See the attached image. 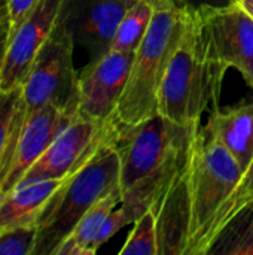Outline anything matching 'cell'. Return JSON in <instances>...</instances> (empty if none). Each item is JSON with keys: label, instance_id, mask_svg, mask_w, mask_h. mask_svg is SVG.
<instances>
[{"label": "cell", "instance_id": "obj_15", "mask_svg": "<svg viewBox=\"0 0 253 255\" xmlns=\"http://www.w3.org/2000/svg\"><path fill=\"white\" fill-rule=\"evenodd\" d=\"M27 112L22 85L0 91V188L12 167Z\"/></svg>", "mask_w": 253, "mask_h": 255}, {"label": "cell", "instance_id": "obj_16", "mask_svg": "<svg viewBox=\"0 0 253 255\" xmlns=\"http://www.w3.org/2000/svg\"><path fill=\"white\" fill-rule=\"evenodd\" d=\"M122 202L121 188H115L100 199L81 218L73 232L54 251V255H94L97 254L95 241L107 215Z\"/></svg>", "mask_w": 253, "mask_h": 255}, {"label": "cell", "instance_id": "obj_19", "mask_svg": "<svg viewBox=\"0 0 253 255\" xmlns=\"http://www.w3.org/2000/svg\"><path fill=\"white\" fill-rule=\"evenodd\" d=\"M253 203V158L251 161V164L248 166V169L243 172L236 190L233 191V194L228 197V200L224 203V206L219 209L212 227H210V232H209V236H207V241H206V248H204V255L209 254L215 239L218 238V235L221 233V230L239 214L242 212L245 208H248L249 205Z\"/></svg>", "mask_w": 253, "mask_h": 255}, {"label": "cell", "instance_id": "obj_24", "mask_svg": "<svg viewBox=\"0 0 253 255\" xmlns=\"http://www.w3.org/2000/svg\"><path fill=\"white\" fill-rule=\"evenodd\" d=\"M145 1L152 4L155 10H160V9H183V7H186L185 0H145Z\"/></svg>", "mask_w": 253, "mask_h": 255}, {"label": "cell", "instance_id": "obj_10", "mask_svg": "<svg viewBox=\"0 0 253 255\" xmlns=\"http://www.w3.org/2000/svg\"><path fill=\"white\" fill-rule=\"evenodd\" d=\"M210 33L218 58L227 69L239 70L253 87V18L240 4L197 7Z\"/></svg>", "mask_w": 253, "mask_h": 255}, {"label": "cell", "instance_id": "obj_4", "mask_svg": "<svg viewBox=\"0 0 253 255\" xmlns=\"http://www.w3.org/2000/svg\"><path fill=\"white\" fill-rule=\"evenodd\" d=\"M243 175L234 157L201 127L186 164L188 236L183 255H204L210 227Z\"/></svg>", "mask_w": 253, "mask_h": 255}, {"label": "cell", "instance_id": "obj_23", "mask_svg": "<svg viewBox=\"0 0 253 255\" xmlns=\"http://www.w3.org/2000/svg\"><path fill=\"white\" fill-rule=\"evenodd\" d=\"M37 0H6V7L9 13V28L7 34H12L25 15L33 9Z\"/></svg>", "mask_w": 253, "mask_h": 255}, {"label": "cell", "instance_id": "obj_18", "mask_svg": "<svg viewBox=\"0 0 253 255\" xmlns=\"http://www.w3.org/2000/svg\"><path fill=\"white\" fill-rule=\"evenodd\" d=\"M154 12V6L145 0H136L128 6L118 25L110 49L136 52L149 30Z\"/></svg>", "mask_w": 253, "mask_h": 255}, {"label": "cell", "instance_id": "obj_25", "mask_svg": "<svg viewBox=\"0 0 253 255\" xmlns=\"http://www.w3.org/2000/svg\"><path fill=\"white\" fill-rule=\"evenodd\" d=\"M186 6L191 7H201V6H227L236 3L237 0H185Z\"/></svg>", "mask_w": 253, "mask_h": 255}, {"label": "cell", "instance_id": "obj_12", "mask_svg": "<svg viewBox=\"0 0 253 255\" xmlns=\"http://www.w3.org/2000/svg\"><path fill=\"white\" fill-rule=\"evenodd\" d=\"M78 115V108H60L55 105H46L33 112H27L12 167L0 188V202L16 188L27 170Z\"/></svg>", "mask_w": 253, "mask_h": 255}, {"label": "cell", "instance_id": "obj_31", "mask_svg": "<svg viewBox=\"0 0 253 255\" xmlns=\"http://www.w3.org/2000/svg\"><path fill=\"white\" fill-rule=\"evenodd\" d=\"M252 88H253V87H252Z\"/></svg>", "mask_w": 253, "mask_h": 255}, {"label": "cell", "instance_id": "obj_6", "mask_svg": "<svg viewBox=\"0 0 253 255\" xmlns=\"http://www.w3.org/2000/svg\"><path fill=\"white\" fill-rule=\"evenodd\" d=\"M73 48L75 40L58 16L51 36L37 52L22 84L28 112L46 105L79 109V73L73 66Z\"/></svg>", "mask_w": 253, "mask_h": 255}, {"label": "cell", "instance_id": "obj_30", "mask_svg": "<svg viewBox=\"0 0 253 255\" xmlns=\"http://www.w3.org/2000/svg\"><path fill=\"white\" fill-rule=\"evenodd\" d=\"M0 6H6V0H0Z\"/></svg>", "mask_w": 253, "mask_h": 255}, {"label": "cell", "instance_id": "obj_29", "mask_svg": "<svg viewBox=\"0 0 253 255\" xmlns=\"http://www.w3.org/2000/svg\"><path fill=\"white\" fill-rule=\"evenodd\" d=\"M122 1H124V3H125L127 6H131V4H133V3H134L136 0H122Z\"/></svg>", "mask_w": 253, "mask_h": 255}, {"label": "cell", "instance_id": "obj_22", "mask_svg": "<svg viewBox=\"0 0 253 255\" xmlns=\"http://www.w3.org/2000/svg\"><path fill=\"white\" fill-rule=\"evenodd\" d=\"M133 220L130 217V214L125 211V208H115L109 215L107 218L104 220L100 232H98V236H97V241H95V247L97 250H100V247H103L110 238H113L121 229H124L125 226L131 224Z\"/></svg>", "mask_w": 253, "mask_h": 255}, {"label": "cell", "instance_id": "obj_11", "mask_svg": "<svg viewBox=\"0 0 253 255\" xmlns=\"http://www.w3.org/2000/svg\"><path fill=\"white\" fill-rule=\"evenodd\" d=\"M127 7L122 0H64L60 16L75 45L82 46L94 61L110 51Z\"/></svg>", "mask_w": 253, "mask_h": 255}, {"label": "cell", "instance_id": "obj_27", "mask_svg": "<svg viewBox=\"0 0 253 255\" xmlns=\"http://www.w3.org/2000/svg\"><path fill=\"white\" fill-rule=\"evenodd\" d=\"M6 45H7V31H4L3 34H0V72H1V66H3V58H4V52H6Z\"/></svg>", "mask_w": 253, "mask_h": 255}, {"label": "cell", "instance_id": "obj_2", "mask_svg": "<svg viewBox=\"0 0 253 255\" xmlns=\"http://www.w3.org/2000/svg\"><path fill=\"white\" fill-rule=\"evenodd\" d=\"M227 70L218 58L201 12L186 6L183 33L161 85L158 114L200 130L209 105L218 108Z\"/></svg>", "mask_w": 253, "mask_h": 255}, {"label": "cell", "instance_id": "obj_9", "mask_svg": "<svg viewBox=\"0 0 253 255\" xmlns=\"http://www.w3.org/2000/svg\"><path fill=\"white\" fill-rule=\"evenodd\" d=\"M63 3L64 0H37L16 30L7 34L0 72V91H9L24 84L37 52L58 21Z\"/></svg>", "mask_w": 253, "mask_h": 255}, {"label": "cell", "instance_id": "obj_5", "mask_svg": "<svg viewBox=\"0 0 253 255\" xmlns=\"http://www.w3.org/2000/svg\"><path fill=\"white\" fill-rule=\"evenodd\" d=\"M183 27L185 7L154 12L149 30L134 52L127 85L115 111L119 124L136 126L158 114L161 85Z\"/></svg>", "mask_w": 253, "mask_h": 255}, {"label": "cell", "instance_id": "obj_13", "mask_svg": "<svg viewBox=\"0 0 253 255\" xmlns=\"http://www.w3.org/2000/svg\"><path fill=\"white\" fill-rule=\"evenodd\" d=\"M204 128L245 172L253 158V102L228 109H213Z\"/></svg>", "mask_w": 253, "mask_h": 255}, {"label": "cell", "instance_id": "obj_7", "mask_svg": "<svg viewBox=\"0 0 253 255\" xmlns=\"http://www.w3.org/2000/svg\"><path fill=\"white\" fill-rule=\"evenodd\" d=\"M118 131L119 123L115 118L98 121L78 115L27 170L16 188L48 179H66L100 149L116 143Z\"/></svg>", "mask_w": 253, "mask_h": 255}, {"label": "cell", "instance_id": "obj_3", "mask_svg": "<svg viewBox=\"0 0 253 255\" xmlns=\"http://www.w3.org/2000/svg\"><path fill=\"white\" fill-rule=\"evenodd\" d=\"M115 145L100 149L54 191L36 221L33 255H54L88 209L119 187V154Z\"/></svg>", "mask_w": 253, "mask_h": 255}, {"label": "cell", "instance_id": "obj_17", "mask_svg": "<svg viewBox=\"0 0 253 255\" xmlns=\"http://www.w3.org/2000/svg\"><path fill=\"white\" fill-rule=\"evenodd\" d=\"M209 254L253 255V203L221 230Z\"/></svg>", "mask_w": 253, "mask_h": 255}, {"label": "cell", "instance_id": "obj_20", "mask_svg": "<svg viewBox=\"0 0 253 255\" xmlns=\"http://www.w3.org/2000/svg\"><path fill=\"white\" fill-rule=\"evenodd\" d=\"M119 255H160L158 220L155 211L151 208L142 214L134 223Z\"/></svg>", "mask_w": 253, "mask_h": 255}, {"label": "cell", "instance_id": "obj_14", "mask_svg": "<svg viewBox=\"0 0 253 255\" xmlns=\"http://www.w3.org/2000/svg\"><path fill=\"white\" fill-rule=\"evenodd\" d=\"M64 179H48L15 188L0 202V232L36 224L39 214Z\"/></svg>", "mask_w": 253, "mask_h": 255}, {"label": "cell", "instance_id": "obj_8", "mask_svg": "<svg viewBox=\"0 0 253 255\" xmlns=\"http://www.w3.org/2000/svg\"><path fill=\"white\" fill-rule=\"evenodd\" d=\"M133 58L134 52L110 49L103 57L89 61L79 72V117L98 121L115 118V111L127 85Z\"/></svg>", "mask_w": 253, "mask_h": 255}, {"label": "cell", "instance_id": "obj_28", "mask_svg": "<svg viewBox=\"0 0 253 255\" xmlns=\"http://www.w3.org/2000/svg\"><path fill=\"white\" fill-rule=\"evenodd\" d=\"M237 3L240 4V7L253 18V0H237Z\"/></svg>", "mask_w": 253, "mask_h": 255}, {"label": "cell", "instance_id": "obj_26", "mask_svg": "<svg viewBox=\"0 0 253 255\" xmlns=\"http://www.w3.org/2000/svg\"><path fill=\"white\" fill-rule=\"evenodd\" d=\"M9 28V13L6 6H0V34L7 31Z\"/></svg>", "mask_w": 253, "mask_h": 255}, {"label": "cell", "instance_id": "obj_21", "mask_svg": "<svg viewBox=\"0 0 253 255\" xmlns=\"http://www.w3.org/2000/svg\"><path fill=\"white\" fill-rule=\"evenodd\" d=\"M37 226H19L0 232V255H33Z\"/></svg>", "mask_w": 253, "mask_h": 255}, {"label": "cell", "instance_id": "obj_1", "mask_svg": "<svg viewBox=\"0 0 253 255\" xmlns=\"http://www.w3.org/2000/svg\"><path fill=\"white\" fill-rule=\"evenodd\" d=\"M198 130L177 124L160 114L136 124H119L121 206L133 223L154 208L183 172Z\"/></svg>", "mask_w": 253, "mask_h": 255}]
</instances>
